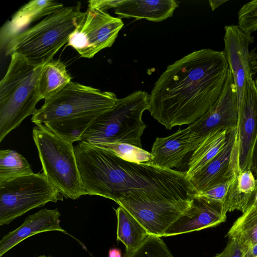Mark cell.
I'll return each mask as SVG.
<instances>
[{"label": "cell", "mask_w": 257, "mask_h": 257, "mask_svg": "<svg viewBox=\"0 0 257 257\" xmlns=\"http://www.w3.org/2000/svg\"><path fill=\"white\" fill-rule=\"evenodd\" d=\"M229 69L224 51H193L160 75L150 94L148 110L168 130L193 123L219 97Z\"/></svg>", "instance_id": "6da1fadb"}, {"label": "cell", "mask_w": 257, "mask_h": 257, "mask_svg": "<svg viewBox=\"0 0 257 257\" xmlns=\"http://www.w3.org/2000/svg\"><path fill=\"white\" fill-rule=\"evenodd\" d=\"M74 149L86 195L116 203L126 194L140 191L180 200L192 199L197 193L186 171L129 162L81 141Z\"/></svg>", "instance_id": "7a4b0ae2"}, {"label": "cell", "mask_w": 257, "mask_h": 257, "mask_svg": "<svg viewBox=\"0 0 257 257\" xmlns=\"http://www.w3.org/2000/svg\"><path fill=\"white\" fill-rule=\"evenodd\" d=\"M117 99L112 92L71 81L45 100L31 121L73 144L80 141L84 133L113 108Z\"/></svg>", "instance_id": "3957f363"}, {"label": "cell", "mask_w": 257, "mask_h": 257, "mask_svg": "<svg viewBox=\"0 0 257 257\" xmlns=\"http://www.w3.org/2000/svg\"><path fill=\"white\" fill-rule=\"evenodd\" d=\"M82 14L80 3L64 7L15 35L5 47L6 54H17L34 65L45 64L68 43Z\"/></svg>", "instance_id": "277c9868"}, {"label": "cell", "mask_w": 257, "mask_h": 257, "mask_svg": "<svg viewBox=\"0 0 257 257\" xmlns=\"http://www.w3.org/2000/svg\"><path fill=\"white\" fill-rule=\"evenodd\" d=\"M43 65L33 64L14 54L0 82V142L27 117L42 100L39 82Z\"/></svg>", "instance_id": "5b68a950"}, {"label": "cell", "mask_w": 257, "mask_h": 257, "mask_svg": "<svg viewBox=\"0 0 257 257\" xmlns=\"http://www.w3.org/2000/svg\"><path fill=\"white\" fill-rule=\"evenodd\" d=\"M150 94L138 90L121 99L97 119L84 133L80 141L91 145L124 143L142 148L141 136L146 125L142 115L149 107Z\"/></svg>", "instance_id": "8992f818"}, {"label": "cell", "mask_w": 257, "mask_h": 257, "mask_svg": "<svg viewBox=\"0 0 257 257\" xmlns=\"http://www.w3.org/2000/svg\"><path fill=\"white\" fill-rule=\"evenodd\" d=\"M43 173L66 198L85 195L72 143L41 126L33 129Z\"/></svg>", "instance_id": "52a82bcc"}, {"label": "cell", "mask_w": 257, "mask_h": 257, "mask_svg": "<svg viewBox=\"0 0 257 257\" xmlns=\"http://www.w3.org/2000/svg\"><path fill=\"white\" fill-rule=\"evenodd\" d=\"M64 196L42 173H33L0 182V225H8L31 209Z\"/></svg>", "instance_id": "ba28073f"}, {"label": "cell", "mask_w": 257, "mask_h": 257, "mask_svg": "<svg viewBox=\"0 0 257 257\" xmlns=\"http://www.w3.org/2000/svg\"><path fill=\"white\" fill-rule=\"evenodd\" d=\"M192 200L127 194L116 203L133 215L150 235L163 237L169 226L190 206Z\"/></svg>", "instance_id": "9c48e42d"}, {"label": "cell", "mask_w": 257, "mask_h": 257, "mask_svg": "<svg viewBox=\"0 0 257 257\" xmlns=\"http://www.w3.org/2000/svg\"><path fill=\"white\" fill-rule=\"evenodd\" d=\"M123 25L121 19L106 11L88 8L79 19L67 45L81 57L91 58L112 45Z\"/></svg>", "instance_id": "30bf717a"}, {"label": "cell", "mask_w": 257, "mask_h": 257, "mask_svg": "<svg viewBox=\"0 0 257 257\" xmlns=\"http://www.w3.org/2000/svg\"><path fill=\"white\" fill-rule=\"evenodd\" d=\"M237 127L232 129L222 150L189 178L197 194L234 179L239 173V148Z\"/></svg>", "instance_id": "8fae6325"}, {"label": "cell", "mask_w": 257, "mask_h": 257, "mask_svg": "<svg viewBox=\"0 0 257 257\" xmlns=\"http://www.w3.org/2000/svg\"><path fill=\"white\" fill-rule=\"evenodd\" d=\"M237 122L236 87L229 68L223 89L217 100L202 116L188 126L203 139L209 133L216 130L236 128Z\"/></svg>", "instance_id": "7c38bea8"}, {"label": "cell", "mask_w": 257, "mask_h": 257, "mask_svg": "<svg viewBox=\"0 0 257 257\" xmlns=\"http://www.w3.org/2000/svg\"><path fill=\"white\" fill-rule=\"evenodd\" d=\"M226 219L223 204L196 194L190 206L169 226L164 236L214 227L225 222Z\"/></svg>", "instance_id": "4fadbf2b"}, {"label": "cell", "mask_w": 257, "mask_h": 257, "mask_svg": "<svg viewBox=\"0 0 257 257\" xmlns=\"http://www.w3.org/2000/svg\"><path fill=\"white\" fill-rule=\"evenodd\" d=\"M237 130L240 172L249 170L252 149L257 137V90L253 78L247 79L242 98L238 102Z\"/></svg>", "instance_id": "5bb4252c"}, {"label": "cell", "mask_w": 257, "mask_h": 257, "mask_svg": "<svg viewBox=\"0 0 257 257\" xmlns=\"http://www.w3.org/2000/svg\"><path fill=\"white\" fill-rule=\"evenodd\" d=\"M224 31L223 51L233 75L238 102L242 98L247 79L253 78L248 47L254 42V38L241 31L237 25L226 26Z\"/></svg>", "instance_id": "9a60e30c"}, {"label": "cell", "mask_w": 257, "mask_h": 257, "mask_svg": "<svg viewBox=\"0 0 257 257\" xmlns=\"http://www.w3.org/2000/svg\"><path fill=\"white\" fill-rule=\"evenodd\" d=\"M203 139L194 134L189 126L179 128L169 136L157 138L151 152L153 159L150 163L166 169L178 167L187 155L193 152Z\"/></svg>", "instance_id": "2e32d148"}, {"label": "cell", "mask_w": 257, "mask_h": 257, "mask_svg": "<svg viewBox=\"0 0 257 257\" xmlns=\"http://www.w3.org/2000/svg\"><path fill=\"white\" fill-rule=\"evenodd\" d=\"M61 213L57 209L44 208L28 216L19 227L9 232L0 240V257L19 243L34 235L44 232L66 231L60 226Z\"/></svg>", "instance_id": "e0dca14e"}, {"label": "cell", "mask_w": 257, "mask_h": 257, "mask_svg": "<svg viewBox=\"0 0 257 257\" xmlns=\"http://www.w3.org/2000/svg\"><path fill=\"white\" fill-rule=\"evenodd\" d=\"M53 0L31 1L20 9L1 29V47H6L10 40L32 23L63 8Z\"/></svg>", "instance_id": "ac0fdd59"}, {"label": "cell", "mask_w": 257, "mask_h": 257, "mask_svg": "<svg viewBox=\"0 0 257 257\" xmlns=\"http://www.w3.org/2000/svg\"><path fill=\"white\" fill-rule=\"evenodd\" d=\"M178 7L174 0H121L114 11L120 19L134 18L159 22L172 17Z\"/></svg>", "instance_id": "d6986e66"}, {"label": "cell", "mask_w": 257, "mask_h": 257, "mask_svg": "<svg viewBox=\"0 0 257 257\" xmlns=\"http://www.w3.org/2000/svg\"><path fill=\"white\" fill-rule=\"evenodd\" d=\"M233 129V128H232ZM232 129L220 128L206 135L192 152L186 171L188 178L195 174L224 147Z\"/></svg>", "instance_id": "ffe728a7"}, {"label": "cell", "mask_w": 257, "mask_h": 257, "mask_svg": "<svg viewBox=\"0 0 257 257\" xmlns=\"http://www.w3.org/2000/svg\"><path fill=\"white\" fill-rule=\"evenodd\" d=\"M256 187L251 170L240 172L230 184L223 204L225 211L244 212L249 207Z\"/></svg>", "instance_id": "44dd1931"}, {"label": "cell", "mask_w": 257, "mask_h": 257, "mask_svg": "<svg viewBox=\"0 0 257 257\" xmlns=\"http://www.w3.org/2000/svg\"><path fill=\"white\" fill-rule=\"evenodd\" d=\"M115 213L117 220V240L126 248L124 256L131 254L150 235L145 228L127 211L119 206Z\"/></svg>", "instance_id": "7402d4cb"}, {"label": "cell", "mask_w": 257, "mask_h": 257, "mask_svg": "<svg viewBox=\"0 0 257 257\" xmlns=\"http://www.w3.org/2000/svg\"><path fill=\"white\" fill-rule=\"evenodd\" d=\"M71 77L64 63L52 59L44 64L39 82L42 99L53 96L71 82Z\"/></svg>", "instance_id": "603a6c76"}, {"label": "cell", "mask_w": 257, "mask_h": 257, "mask_svg": "<svg viewBox=\"0 0 257 257\" xmlns=\"http://www.w3.org/2000/svg\"><path fill=\"white\" fill-rule=\"evenodd\" d=\"M228 238H237L248 250L257 243V208L250 207L242 213L228 231Z\"/></svg>", "instance_id": "cb8c5ba5"}, {"label": "cell", "mask_w": 257, "mask_h": 257, "mask_svg": "<svg viewBox=\"0 0 257 257\" xmlns=\"http://www.w3.org/2000/svg\"><path fill=\"white\" fill-rule=\"evenodd\" d=\"M33 173L28 161L16 151H0V182Z\"/></svg>", "instance_id": "d4e9b609"}, {"label": "cell", "mask_w": 257, "mask_h": 257, "mask_svg": "<svg viewBox=\"0 0 257 257\" xmlns=\"http://www.w3.org/2000/svg\"><path fill=\"white\" fill-rule=\"evenodd\" d=\"M94 146L106 150L120 158L132 162L148 163L153 159L151 153L135 146L124 143H109Z\"/></svg>", "instance_id": "484cf974"}, {"label": "cell", "mask_w": 257, "mask_h": 257, "mask_svg": "<svg viewBox=\"0 0 257 257\" xmlns=\"http://www.w3.org/2000/svg\"><path fill=\"white\" fill-rule=\"evenodd\" d=\"M124 257H174L161 237L149 235L129 255Z\"/></svg>", "instance_id": "4316f807"}, {"label": "cell", "mask_w": 257, "mask_h": 257, "mask_svg": "<svg viewBox=\"0 0 257 257\" xmlns=\"http://www.w3.org/2000/svg\"><path fill=\"white\" fill-rule=\"evenodd\" d=\"M237 26L248 35L257 30V0L250 1L240 8L238 13Z\"/></svg>", "instance_id": "83f0119b"}, {"label": "cell", "mask_w": 257, "mask_h": 257, "mask_svg": "<svg viewBox=\"0 0 257 257\" xmlns=\"http://www.w3.org/2000/svg\"><path fill=\"white\" fill-rule=\"evenodd\" d=\"M234 179L217 184L202 193L196 194L203 196L223 204L229 186Z\"/></svg>", "instance_id": "f1b7e54d"}, {"label": "cell", "mask_w": 257, "mask_h": 257, "mask_svg": "<svg viewBox=\"0 0 257 257\" xmlns=\"http://www.w3.org/2000/svg\"><path fill=\"white\" fill-rule=\"evenodd\" d=\"M247 250L235 237L229 238L228 243L221 252V257H244Z\"/></svg>", "instance_id": "f546056e"}, {"label": "cell", "mask_w": 257, "mask_h": 257, "mask_svg": "<svg viewBox=\"0 0 257 257\" xmlns=\"http://www.w3.org/2000/svg\"><path fill=\"white\" fill-rule=\"evenodd\" d=\"M121 0H91L88 3V8L95 9L105 11L109 9H115Z\"/></svg>", "instance_id": "4dcf8cb0"}, {"label": "cell", "mask_w": 257, "mask_h": 257, "mask_svg": "<svg viewBox=\"0 0 257 257\" xmlns=\"http://www.w3.org/2000/svg\"><path fill=\"white\" fill-rule=\"evenodd\" d=\"M250 169L257 177V137L252 149Z\"/></svg>", "instance_id": "1f68e13d"}, {"label": "cell", "mask_w": 257, "mask_h": 257, "mask_svg": "<svg viewBox=\"0 0 257 257\" xmlns=\"http://www.w3.org/2000/svg\"><path fill=\"white\" fill-rule=\"evenodd\" d=\"M227 1L228 0H210L209 3L212 11H213L219 6Z\"/></svg>", "instance_id": "d6a6232c"}, {"label": "cell", "mask_w": 257, "mask_h": 257, "mask_svg": "<svg viewBox=\"0 0 257 257\" xmlns=\"http://www.w3.org/2000/svg\"><path fill=\"white\" fill-rule=\"evenodd\" d=\"M257 256V243L250 246L246 252L244 257Z\"/></svg>", "instance_id": "836d02e7"}, {"label": "cell", "mask_w": 257, "mask_h": 257, "mask_svg": "<svg viewBox=\"0 0 257 257\" xmlns=\"http://www.w3.org/2000/svg\"><path fill=\"white\" fill-rule=\"evenodd\" d=\"M108 257H121V252L118 248H110L108 251Z\"/></svg>", "instance_id": "e575fe53"}, {"label": "cell", "mask_w": 257, "mask_h": 257, "mask_svg": "<svg viewBox=\"0 0 257 257\" xmlns=\"http://www.w3.org/2000/svg\"><path fill=\"white\" fill-rule=\"evenodd\" d=\"M250 207H254L257 208V178H256V187L254 194L248 208Z\"/></svg>", "instance_id": "d590c367"}, {"label": "cell", "mask_w": 257, "mask_h": 257, "mask_svg": "<svg viewBox=\"0 0 257 257\" xmlns=\"http://www.w3.org/2000/svg\"><path fill=\"white\" fill-rule=\"evenodd\" d=\"M250 68L252 78L257 73V61L250 63Z\"/></svg>", "instance_id": "8d00e7d4"}, {"label": "cell", "mask_w": 257, "mask_h": 257, "mask_svg": "<svg viewBox=\"0 0 257 257\" xmlns=\"http://www.w3.org/2000/svg\"><path fill=\"white\" fill-rule=\"evenodd\" d=\"M257 61V52L252 51L250 52V63Z\"/></svg>", "instance_id": "74e56055"}, {"label": "cell", "mask_w": 257, "mask_h": 257, "mask_svg": "<svg viewBox=\"0 0 257 257\" xmlns=\"http://www.w3.org/2000/svg\"><path fill=\"white\" fill-rule=\"evenodd\" d=\"M254 84H255V87H256V90H257V77H256V79L254 80Z\"/></svg>", "instance_id": "f35d334b"}, {"label": "cell", "mask_w": 257, "mask_h": 257, "mask_svg": "<svg viewBox=\"0 0 257 257\" xmlns=\"http://www.w3.org/2000/svg\"><path fill=\"white\" fill-rule=\"evenodd\" d=\"M37 257H54V256H46V255H40V256H37Z\"/></svg>", "instance_id": "ab89813d"}, {"label": "cell", "mask_w": 257, "mask_h": 257, "mask_svg": "<svg viewBox=\"0 0 257 257\" xmlns=\"http://www.w3.org/2000/svg\"><path fill=\"white\" fill-rule=\"evenodd\" d=\"M214 257H221V253H220L219 254H217V255H216Z\"/></svg>", "instance_id": "60d3db41"}, {"label": "cell", "mask_w": 257, "mask_h": 257, "mask_svg": "<svg viewBox=\"0 0 257 257\" xmlns=\"http://www.w3.org/2000/svg\"><path fill=\"white\" fill-rule=\"evenodd\" d=\"M257 257V256H256Z\"/></svg>", "instance_id": "b9f144b4"}]
</instances>
